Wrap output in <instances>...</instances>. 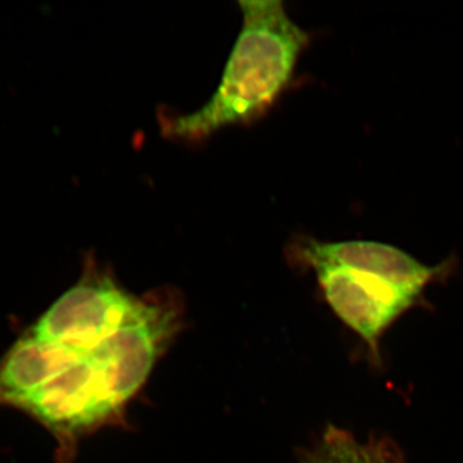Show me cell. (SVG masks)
<instances>
[{"mask_svg": "<svg viewBox=\"0 0 463 463\" xmlns=\"http://www.w3.org/2000/svg\"><path fill=\"white\" fill-rule=\"evenodd\" d=\"M301 463H404L398 448L386 439L359 443L350 432L330 426Z\"/></svg>", "mask_w": 463, "mask_h": 463, "instance_id": "obj_7", "label": "cell"}, {"mask_svg": "<svg viewBox=\"0 0 463 463\" xmlns=\"http://www.w3.org/2000/svg\"><path fill=\"white\" fill-rule=\"evenodd\" d=\"M78 358L69 347L24 335L0 359V405L23 410L52 380Z\"/></svg>", "mask_w": 463, "mask_h": 463, "instance_id": "obj_6", "label": "cell"}, {"mask_svg": "<svg viewBox=\"0 0 463 463\" xmlns=\"http://www.w3.org/2000/svg\"><path fill=\"white\" fill-rule=\"evenodd\" d=\"M294 250L292 257L310 269L339 267L361 270L421 295L429 285L444 279L452 268L449 261L432 267L423 264L404 250L377 241L304 240Z\"/></svg>", "mask_w": 463, "mask_h": 463, "instance_id": "obj_5", "label": "cell"}, {"mask_svg": "<svg viewBox=\"0 0 463 463\" xmlns=\"http://www.w3.org/2000/svg\"><path fill=\"white\" fill-rule=\"evenodd\" d=\"M145 300L146 297L128 291L111 273L90 260L80 279L26 332L81 354L132 321Z\"/></svg>", "mask_w": 463, "mask_h": 463, "instance_id": "obj_3", "label": "cell"}, {"mask_svg": "<svg viewBox=\"0 0 463 463\" xmlns=\"http://www.w3.org/2000/svg\"><path fill=\"white\" fill-rule=\"evenodd\" d=\"M323 297L347 327L367 344L380 364V341L399 317L421 301L422 295L374 274L339 267L316 268Z\"/></svg>", "mask_w": 463, "mask_h": 463, "instance_id": "obj_4", "label": "cell"}, {"mask_svg": "<svg viewBox=\"0 0 463 463\" xmlns=\"http://www.w3.org/2000/svg\"><path fill=\"white\" fill-rule=\"evenodd\" d=\"M149 374L147 356L138 341L120 330L78 354L74 364L39 390L23 411L51 431L60 462L69 463L81 439L123 421L125 408Z\"/></svg>", "mask_w": 463, "mask_h": 463, "instance_id": "obj_2", "label": "cell"}, {"mask_svg": "<svg viewBox=\"0 0 463 463\" xmlns=\"http://www.w3.org/2000/svg\"><path fill=\"white\" fill-rule=\"evenodd\" d=\"M239 5L242 29L218 88L191 114L160 116L166 137L205 141L225 128L257 120L288 87L309 35L291 20L281 0H242Z\"/></svg>", "mask_w": 463, "mask_h": 463, "instance_id": "obj_1", "label": "cell"}]
</instances>
